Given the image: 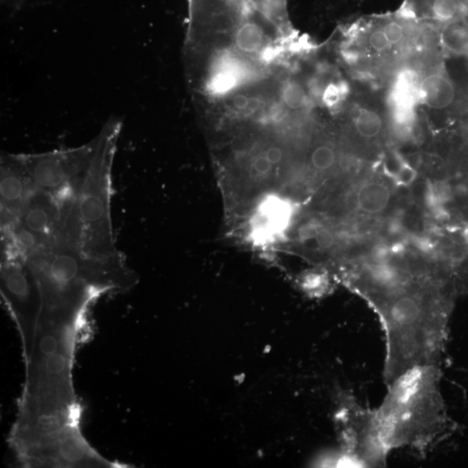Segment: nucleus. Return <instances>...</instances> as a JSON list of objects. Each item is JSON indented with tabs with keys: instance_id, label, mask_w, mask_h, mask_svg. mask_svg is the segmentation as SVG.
I'll return each mask as SVG.
<instances>
[{
	"instance_id": "1",
	"label": "nucleus",
	"mask_w": 468,
	"mask_h": 468,
	"mask_svg": "<svg viewBox=\"0 0 468 468\" xmlns=\"http://www.w3.org/2000/svg\"><path fill=\"white\" fill-rule=\"evenodd\" d=\"M72 322H41L10 444L25 467H74L94 454L80 429L73 362L82 329Z\"/></svg>"
},
{
	"instance_id": "2",
	"label": "nucleus",
	"mask_w": 468,
	"mask_h": 468,
	"mask_svg": "<svg viewBox=\"0 0 468 468\" xmlns=\"http://www.w3.org/2000/svg\"><path fill=\"white\" fill-rule=\"evenodd\" d=\"M441 365H422L388 384L376 413L388 452L410 448L422 454L450 431L453 423L441 393Z\"/></svg>"
},
{
	"instance_id": "3",
	"label": "nucleus",
	"mask_w": 468,
	"mask_h": 468,
	"mask_svg": "<svg viewBox=\"0 0 468 468\" xmlns=\"http://www.w3.org/2000/svg\"><path fill=\"white\" fill-rule=\"evenodd\" d=\"M122 120L110 118L95 137L96 148L75 194L80 226V250L86 258L108 265L126 264L115 246L111 218L112 171Z\"/></svg>"
},
{
	"instance_id": "4",
	"label": "nucleus",
	"mask_w": 468,
	"mask_h": 468,
	"mask_svg": "<svg viewBox=\"0 0 468 468\" xmlns=\"http://www.w3.org/2000/svg\"><path fill=\"white\" fill-rule=\"evenodd\" d=\"M189 30L211 36L234 37L243 26L268 32L288 27L286 0H187Z\"/></svg>"
},
{
	"instance_id": "5",
	"label": "nucleus",
	"mask_w": 468,
	"mask_h": 468,
	"mask_svg": "<svg viewBox=\"0 0 468 468\" xmlns=\"http://www.w3.org/2000/svg\"><path fill=\"white\" fill-rule=\"evenodd\" d=\"M0 289L3 301L20 332L25 365L34 350L43 312L39 280L27 260L1 256Z\"/></svg>"
},
{
	"instance_id": "6",
	"label": "nucleus",
	"mask_w": 468,
	"mask_h": 468,
	"mask_svg": "<svg viewBox=\"0 0 468 468\" xmlns=\"http://www.w3.org/2000/svg\"><path fill=\"white\" fill-rule=\"evenodd\" d=\"M335 425L343 459L361 467L386 465L388 450L378 426L376 410L362 407L348 395H340Z\"/></svg>"
},
{
	"instance_id": "7",
	"label": "nucleus",
	"mask_w": 468,
	"mask_h": 468,
	"mask_svg": "<svg viewBox=\"0 0 468 468\" xmlns=\"http://www.w3.org/2000/svg\"><path fill=\"white\" fill-rule=\"evenodd\" d=\"M95 138L80 147L21 153L33 187L59 198L77 192L95 152Z\"/></svg>"
},
{
	"instance_id": "8",
	"label": "nucleus",
	"mask_w": 468,
	"mask_h": 468,
	"mask_svg": "<svg viewBox=\"0 0 468 468\" xmlns=\"http://www.w3.org/2000/svg\"><path fill=\"white\" fill-rule=\"evenodd\" d=\"M32 189L31 178L21 153H2L0 163L1 230H6L18 222Z\"/></svg>"
},
{
	"instance_id": "9",
	"label": "nucleus",
	"mask_w": 468,
	"mask_h": 468,
	"mask_svg": "<svg viewBox=\"0 0 468 468\" xmlns=\"http://www.w3.org/2000/svg\"><path fill=\"white\" fill-rule=\"evenodd\" d=\"M62 212L61 198L33 187L17 223L49 245L58 237Z\"/></svg>"
},
{
	"instance_id": "10",
	"label": "nucleus",
	"mask_w": 468,
	"mask_h": 468,
	"mask_svg": "<svg viewBox=\"0 0 468 468\" xmlns=\"http://www.w3.org/2000/svg\"><path fill=\"white\" fill-rule=\"evenodd\" d=\"M391 199V187L379 181L362 183L353 194L355 209L366 215H381L387 210Z\"/></svg>"
},
{
	"instance_id": "11",
	"label": "nucleus",
	"mask_w": 468,
	"mask_h": 468,
	"mask_svg": "<svg viewBox=\"0 0 468 468\" xmlns=\"http://www.w3.org/2000/svg\"><path fill=\"white\" fill-rule=\"evenodd\" d=\"M420 101L429 108L443 110L451 106L455 97L454 85L441 75L426 77L419 86Z\"/></svg>"
},
{
	"instance_id": "12",
	"label": "nucleus",
	"mask_w": 468,
	"mask_h": 468,
	"mask_svg": "<svg viewBox=\"0 0 468 468\" xmlns=\"http://www.w3.org/2000/svg\"><path fill=\"white\" fill-rule=\"evenodd\" d=\"M417 75L411 71H403L396 81L392 99L395 108L413 110L417 101H420Z\"/></svg>"
},
{
	"instance_id": "13",
	"label": "nucleus",
	"mask_w": 468,
	"mask_h": 468,
	"mask_svg": "<svg viewBox=\"0 0 468 468\" xmlns=\"http://www.w3.org/2000/svg\"><path fill=\"white\" fill-rule=\"evenodd\" d=\"M299 288L310 298H322L331 293V275L324 269L308 270L298 277Z\"/></svg>"
},
{
	"instance_id": "14",
	"label": "nucleus",
	"mask_w": 468,
	"mask_h": 468,
	"mask_svg": "<svg viewBox=\"0 0 468 468\" xmlns=\"http://www.w3.org/2000/svg\"><path fill=\"white\" fill-rule=\"evenodd\" d=\"M451 199L450 186L444 182H426L423 191V203L434 215L444 212L445 205Z\"/></svg>"
},
{
	"instance_id": "15",
	"label": "nucleus",
	"mask_w": 468,
	"mask_h": 468,
	"mask_svg": "<svg viewBox=\"0 0 468 468\" xmlns=\"http://www.w3.org/2000/svg\"><path fill=\"white\" fill-rule=\"evenodd\" d=\"M355 128L359 136L373 139L383 129V121L376 112L361 110L355 119Z\"/></svg>"
},
{
	"instance_id": "16",
	"label": "nucleus",
	"mask_w": 468,
	"mask_h": 468,
	"mask_svg": "<svg viewBox=\"0 0 468 468\" xmlns=\"http://www.w3.org/2000/svg\"><path fill=\"white\" fill-rule=\"evenodd\" d=\"M336 155L334 149L328 145H320L310 156V165L317 172L325 173L335 166Z\"/></svg>"
},
{
	"instance_id": "17",
	"label": "nucleus",
	"mask_w": 468,
	"mask_h": 468,
	"mask_svg": "<svg viewBox=\"0 0 468 468\" xmlns=\"http://www.w3.org/2000/svg\"><path fill=\"white\" fill-rule=\"evenodd\" d=\"M282 100L284 104L291 110H298L304 106L306 95L304 89L298 84L291 82L283 89Z\"/></svg>"
},
{
	"instance_id": "18",
	"label": "nucleus",
	"mask_w": 468,
	"mask_h": 468,
	"mask_svg": "<svg viewBox=\"0 0 468 468\" xmlns=\"http://www.w3.org/2000/svg\"><path fill=\"white\" fill-rule=\"evenodd\" d=\"M431 11L437 20L448 22L455 18L457 5L455 0H433Z\"/></svg>"
},
{
	"instance_id": "19",
	"label": "nucleus",
	"mask_w": 468,
	"mask_h": 468,
	"mask_svg": "<svg viewBox=\"0 0 468 468\" xmlns=\"http://www.w3.org/2000/svg\"><path fill=\"white\" fill-rule=\"evenodd\" d=\"M417 171L413 167L406 163H402L393 175V178L398 186H410L417 179Z\"/></svg>"
},
{
	"instance_id": "20",
	"label": "nucleus",
	"mask_w": 468,
	"mask_h": 468,
	"mask_svg": "<svg viewBox=\"0 0 468 468\" xmlns=\"http://www.w3.org/2000/svg\"><path fill=\"white\" fill-rule=\"evenodd\" d=\"M383 31L389 44H398L404 37V30L398 21L392 20L385 25Z\"/></svg>"
},
{
	"instance_id": "21",
	"label": "nucleus",
	"mask_w": 468,
	"mask_h": 468,
	"mask_svg": "<svg viewBox=\"0 0 468 468\" xmlns=\"http://www.w3.org/2000/svg\"><path fill=\"white\" fill-rule=\"evenodd\" d=\"M370 46L377 51H383L386 50L389 46V42L385 36L383 30H377V31L372 33L369 37Z\"/></svg>"
},
{
	"instance_id": "22",
	"label": "nucleus",
	"mask_w": 468,
	"mask_h": 468,
	"mask_svg": "<svg viewBox=\"0 0 468 468\" xmlns=\"http://www.w3.org/2000/svg\"><path fill=\"white\" fill-rule=\"evenodd\" d=\"M339 96H340L339 89L335 87V86H331V87H329L327 89V91H325L324 94L325 103H328L329 106H333V104L338 103Z\"/></svg>"
},
{
	"instance_id": "23",
	"label": "nucleus",
	"mask_w": 468,
	"mask_h": 468,
	"mask_svg": "<svg viewBox=\"0 0 468 468\" xmlns=\"http://www.w3.org/2000/svg\"><path fill=\"white\" fill-rule=\"evenodd\" d=\"M2 3L11 6L18 7L25 0H1Z\"/></svg>"
},
{
	"instance_id": "24",
	"label": "nucleus",
	"mask_w": 468,
	"mask_h": 468,
	"mask_svg": "<svg viewBox=\"0 0 468 468\" xmlns=\"http://www.w3.org/2000/svg\"><path fill=\"white\" fill-rule=\"evenodd\" d=\"M463 237L464 239H465L467 244L468 245V226L465 228V230H464Z\"/></svg>"
},
{
	"instance_id": "25",
	"label": "nucleus",
	"mask_w": 468,
	"mask_h": 468,
	"mask_svg": "<svg viewBox=\"0 0 468 468\" xmlns=\"http://www.w3.org/2000/svg\"><path fill=\"white\" fill-rule=\"evenodd\" d=\"M467 187H468V178H467Z\"/></svg>"
}]
</instances>
